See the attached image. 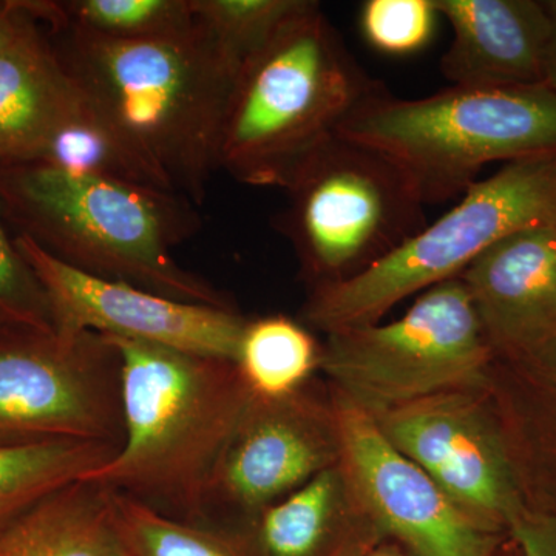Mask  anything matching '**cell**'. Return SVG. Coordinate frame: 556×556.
Instances as JSON below:
<instances>
[{
    "label": "cell",
    "instance_id": "1",
    "mask_svg": "<svg viewBox=\"0 0 556 556\" xmlns=\"http://www.w3.org/2000/svg\"><path fill=\"white\" fill-rule=\"evenodd\" d=\"M40 25L87 100L195 206L218 169L219 138L240 68L197 24L181 38L115 40L72 27L40 3Z\"/></svg>",
    "mask_w": 556,
    "mask_h": 556
},
{
    "label": "cell",
    "instance_id": "2",
    "mask_svg": "<svg viewBox=\"0 0 556 556\" xmlns=\"http://www.w3.org/2000/svg\"><path fill=\"white\" fill-rule=\"evenodd\" d=\"M0 212L14 236L28 237L73 268L179 302L233 308L172 255L201 228L195 204L175 193L11 164L0 166Z\"/></svg>",
    "mask_w": 556,
    "mask_h": 556
},
{
    "label": "cell",
    "instance_id": "3",
    "mask_svg": "<svg viewBox=\"0 0 556 556\" xmlns=\"http://www.w3.org/2000/svg\"><path fill=\"white\" fill-rule=\"evenodd\" d=\"M109 339L121 357L124 441L83 479L203 522L208 481L254 394L229 358Z\"/></svg>",
    "mask_w": 556,
    "mask_h": 556
},
{
    "label": "cell",
    "instance_id": "4",
    "mask_svg": "<svg viewBox=\"0 0 556 556\" xmlns=\"http://www.w3.org/2000/svg\"><path fill=\"white\" fill-rule=\"evenodd\" d=\"M380 84L311 0L240 68L223 121L218 169L243 185L287 190Z\"/></svg>",
    "mask_w": 556,
    "mask_h": 556
},
{
    "label": "cell",
    "instance_id": "5",
    "mask_svg": "<svg viewBox=\"0 0 556 556\" xmlns=\"http://www.w3.org/2000/svg\"><path fill=\"white\" fill-rule=\"evenodd\" d=\"M338 137L382 153L424 204L463 195L493 163L556 153V94L535 86H450L404 100L380 84Z\"/></svg>",
    "mask_w": 556,
    "mask_h": 556
},
{
    "label": "cell",
    "instance_id": "6",
    "mask_svg": "<svg viewBox=\"0 0 556 556\" xmlns=\"http://www.w3.org/2000/svg\"><path fill=\"white\" fill-rule=\"evenodd\" d=\"M556 226V153L504 164L361 276L311 288L303 320L325 334L379 324L402 300L459 277L514 233Z\"/></svg>",
    "mask_w": 556,
    "mask_h": 556
},
{
    "label": "cell",
    "instance_id": "7",
    "mask_svg": "<svg viewBox=\"0 0 556 556\" xmlns=\"http://www.w3.org/2000/svg\"><path fill=\"white\" fill-rule=\"evenodd\" d=\"M287 192L280 229L311 288L361 276L427 226L426 204L404 170L338 135Z\"/></svg>",
    "mask_w": 556,
    "mask_h": 556
},
{
    "label": "cell",
    "instance_id": "8",
    "mask_svg": "<svg viewBox=\"0 0 556 556\" xmlns=\"http://www.w3.org/2000/svg\"><path fill=\"white\" fill-rule=\"evenodd\" d=\"M493 356L460 277L424 291L388 324L343 329L321 345L320 371L368 413L457 390H486Z\"/></svg>",
    "mask_w": 556,
    "mask_h": 556
},
{
    "label": "cell",
    "instance_id": "9",
    "mask_svg": "<svg viewBox=\"0 0 556 556\" xmlns=\"http://www.w3.org/2000/svg\"><path fill=\"white\" fill-rule=\"evenodd\" d=\"M123 445L121 357L98 332L0 328V445Z\"/></svg>",
    "mask_w": 556,
    "mask_h": 556
},
{
    "label": "cell",
    "instance_id": "10",
    "mask_svg": "<svg viewBox=\"0 0 556 556\" xmlns=\"http://www.w3.org/2000/svg\"><path fill=\"white\" fill-rule=\"evenodd\" d=\"M369 415L383 437L485 532L506 536L529 510L489 388L448 391Z\"/></svg>",
    "mask_w": 556,
    "mask_h": 556
},
{
    "label": "cell",
    "instance_id": "11",
    "mask_svg": "<svg viewBox=\"0 0 556 556\" xmlns=\"http://www.w3.org/2000/svg\"><path fill=\"white\" fill-rule=\"evenodd\" d=\"M342 457L331 388L252 396L208 481L201 525L239 527Z\"/></svg>",
    "mask_w": 556,
    "mask_h": 556
},
{
    "label": "cell",
    "instance_id": "12",
    "mask_svg": "<svg viewBox=\"0 0 556 556\" xmlns=\"http://www.w3.org/2000/svg\"><path fill=\"white\" fill-rule=\"evenodd\" d=\"M351 484L382 535L409 556H497L504 536L470 518L379 430L367 409L331 386Z\"/></svg>",
    "mask_w": 556,
    "mask_h": 556
},
{
    "label": "cell",
    "instance_id": "13",
    "mask_svg": "<svg viewBox=\"0 0 556 556\" xmlns=\"http://www.w3.org/2000/svg\"><path fill=\"white\" fill-rule=\"evenodd\" d=\"M49 295L58 332L91 331L236 362L247 318L233 308L155 294L126 281L91 276L31 239L14 236Z\"/></svg>",
    "mask_w": 556,
    "mask_h": 556
},
{
    "label": "cell",
    "instance_id": "14",
    "mask_svg": "<svg viewBox=\"0 0 556 556\" xmlns=\"http://www.w3.org/2000/svg\"><path fill=\"white\" fill-rule=\"evenodd\" d=\"M496 364L529 368L556 358V226L514 233L463 274Z\"/></svg>",
    "mask_w": 556,
    "mask_h": 556
},
{
    "label": "cell",
    "instance_id": "15",
    "mask_svg": "<svg viewBox=\"0 0 556 556\" xmlns=\"http://www.w3.org/2000/svg\"><path fill=\"white\" fill-rule=\"evenodd\" d=\"M452 27L441 60L452 86L541 84L548 16L538 0H434Z\"/></svg>",
    "mask_w": 556,
    "mask_h": 556
},
{
    "label": "cell",
    "instance_id": "16",
    "mask_svg": "<svg viewBox=\"0 0 556 556\" xmlns=\"http://www.w3.org/2000/svg\"><path fill=\"white\" fill-rule=\"evenodd\" d=\"M233 529L255 556H364L388 541L340 463Z\"/></svg>",
    "mask_w": 556,
    "mask_h": 556
},
{
    "label": "cell",
    "instance_id": "17",
    "mask_svg": "<svg viewBox=\"0 0 556 556\" xmlns=\"http://www.w3.org/2000/svg\"><path fill=\"white\" fill-rule=\"evenodd\" d=\"M86 104V94L38 22L0 54V166L35 163Z\"/></svg>",
    "mask_w": 556,
    "mask_h": 556
},
{
    "label": "cell",
    "instance_id": "18",
    "mask_svg": "<svg viewBox=\"0 0 556 556\" xmlns=\"http://www.w3.org/2000/svg\"><path fill=\"white\" fill-rule=\"evenodd\" d=\"M0 556H129L112 490L61 486L0 532Z\"/></svg>",
    "mask_w": 556,
    "mask_h": 556
},
{
    "label": "cell",
    "instance_id": "19",
    "mask_svg": "<svg viewBox=\"0 0 556 556\" xmlns=\"http://www.w3.org/2000/svg\"><path fill=\"white\" fill-rule=\"evenodd\" d=\"M33 164L175 193L167 179L89 100L76 118L51 137Z\"/></svg>",
    "mask_w": 556,
    "mask_h": 556
},
{
    "label": "cell",
    "instance_id": "20",
    "mask_svg": "<svg viewBox=\"0 0 556 556\" xmlns=\"http://www.w3.org/2000/svg\"><path fill=\"white\" fill-rule=\"evenodd\" d=\"M119 448L86 441L0 445V532L42 497L104 466Z\"/></svg>",
    "mask_w": 556,
    "mask_h": 556
},
{
    "label": "cell",
    "instance_id": "21",
    "mask_svg": "<svg viewBox=\"0 0 556 556\" xmlns=\"http://www.w3.org/2000/svg\"><path fill=\"white\" fill-rule=\"evenodd\" d=\"M320 361L321 345L305 325L281 314L247 318L236 364L255 396L295 393L313 380Z\"/></svg>",
    "mask_w": 556,
    "mask_h": 556
},
{
    "label": "cell",
    "instance_id": "22",
    "mask_svg": "<svg viewBox=\"0 0 556 556\" xmlns=\"http://www.w3.org/2000/svg\"><path fill=\"white\" fill-rule=\"evenodd\" d=\"M129 556H255L239 530L182 521L113 492Z\"/></svg>",
    "mask_w": 556,
    "mask_h": 556
},
{
    "label": "cell",
    "instance_id": "23",
    "mask_svg": "<svg viewBox=\"0 0 556 556\" xmlns=\"http://www.w3.org/2000/svg\"><path fill=\"white\" fill-rule=\"evenodd\" d=\"M51 5L58 20L105 39H175L197 27L192 0H68Z\"/></svg>",
    "mask_w": 556,
    "mask_h": 556
},
{
    "label": "cell",
    "instance_id": "24",
    "mask_svg": "<svg viewBox=\"0 0 556 556\" xmlns=\"http://www.w3.org/2000/svg\"><path fill=\"white\" fill-rule=\"evenodd\" d=\"M311 0H192L197 24L243 67Z\"/></svg>",
    "mask_w": 556,
    "mask_h": 556
},
{
    "label": "cell",
    "instance_id": "25",
    "mask_svg": "<svg viewBox=\"0 0 556 556\" xmlns=\"http://www.w3.org/2000/svg\"><path fill=\"white\" fill-rule=\"evenodd\" d=\"M439 20L434 0H367L358 22L372 49L388 56H409L430 43Z\"/></svg>",
    "mask_w": 556,
    "mask_h": 556
},
{
    "label": "cell",
    "instance_id": "26",
    "mask_svg": "<svg viewBox=\"0 0 556 556\" xmlns=\"http://www.w3.org/2000/svg\"><path fill=\"white\" fill-rule=\"evenodd\" d=\"M0 328L56 332L49 295L0 212Z\"/></svg>",
    "mask_w": 556,
    "mask_h": 556
},
{
    "label": "cell",
    "instance_id": "27",
    "mask_svg": "<svg viewBox=\"0 0 556 556\" xmlns=\"http://www.w3.org/2000/svg\"><path fill=\"white\" fill-rule=\"evenodd\" d=\"M508 535L519 556H556V510H527L514 522Z\"/></svg>",
    "mask_w": 556,
    "mask_h": 556
},
{
    "label": "cell",
    "instance_id": "28",
    "mask_svg": "<svg viewBox=\"0 0 556 556\" xmlns=\"http://www.w3.org/2000/svg\"><path fill=\"white\" fill-rule=\"evenodd\" d=\"M28 0H0V54L38 24Z\"/></svg>",
    "mask_w": 556,
    "mask_h": 556
},
{
    "label": "cell",
    "instance_id": "29",
    "mask_svg": "<svg viewBox=\"0 0 556 556\" xmlns=\"http://www.w3.org/2000/svg\"><path fill=\"white\" fill-rule=\"evenodd\" d=\"M548 16V38L544 50L541 84L556 94V0H544Z\"/></svg>",
    "mask_w": 556,
    "mask_h": 556
},
{
    "label": "cell",
    "instance_id": "30",
    "mask_svg": "<svg viewBox=\"0 0 556 556\" xmlns=\"http://www.w3.org/2000/svg\"><path fill=\"white\" fill-rule=\"evenodd\" d=\"M529 372L533 378H538L543 383L544 390L552 391V399L556 402V358L548 364L538 365V367L517 368Z\"/></svg>",
    "mask_w": 556,
    "mask_h": 556
},
{
    "label": "cell",
    "instance_id": "31",
    "mask_svg": "<svg viewBox=\"0 0 556 556\" xmlns=\"http://www.w3.org/2000/svg\"><path fill=\"white\" fill-rule=\"evenodd\" d=\"M364 556H409L404 548L397 546V544L391 543V541H383L378 546L372 547Z\"/></svg>",
    "mask_w": 556,
    "mask_h": 556
}]
</instances>
